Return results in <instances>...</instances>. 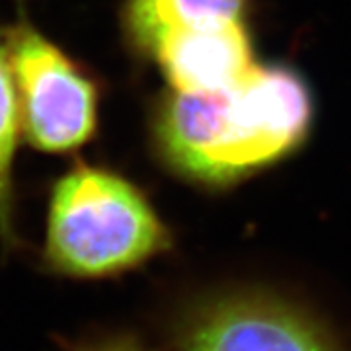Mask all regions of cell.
<instances>
[{"mask_svg": "<svg viewBox=\"0 0 351 351\" xmlns=\"http://www.w3.org/2000/svg\"><path fill=\"white\" fill-rule=\"evenodd\" d=\"M313 100L301 76L254 64L219 92H176L158 110L154 137L180 176L223 186L285 158L306 137Z\"/></svg>", "mask_w": 351, "mask_h": 351, "instance_id": "1", "label": "cell"}, {"mask_svg": "<svg viewBox=\"0 0 351 351\" xmlns=\"http://www.w3.org/2000/svg\"><path fill=\"white\" fill-rule=\"evenodd\" d=\"M170 246L149 199L123 176L76 166L55 184L45 258L57 274L101 279L131 271Z\"/></svg>", "mask_w": 351, "mask_h": 351, "instance_id": "2", "label": "cell"}, {"mask_svg": "<svg viewBox=\"0 0 351 351\" xmlns=\"http://www.w3.org/2000/svg\"><path fill=\"white\" fill-rule=\"evenodd\" d=\"M4 51L27 141L43 152H71L88 143L98 125L94 82L25 22L8 32Z\"/></svg>", "mask_w": 351, "mask_h": 351, "instance_id": "3", "label": "cell"}, {"mask_svg": "<svg viewBox=\"0 0 351 351\" xmlns=\"http://www.w3.org/2000/svg\"><path fill=\"white\" fill-rule=\"evenodd\" d=\"M182 351H336L311 318L267 297H226L188 320Z\"/></svg>", "mask_w": 351, "mask_h": 351, "instance_id": "4", "label": "cell"}, {"mask_svg": "<svg viewBox=\"0 0 351 351\" xmlns=\"http://www.w3.org/2000/svg\"><path fill=\"white\" fill-rule=\"evenodd\" d=\"M176 92H219L237 84L254 66L242 20L172 34L152 51Z\"/></svg>", "mask_w": 351, "mask_h": 351, "instance_id": "5", "label": "cell"}, {"mask_svg": "<svg viewBox=\"0 0 351 351\" xmlns=\"http://www.w3.org/2000/svg\"><path fill=\"white\" fill-rule=\"evenodd\" d=\"M246 0H127L125 29L151 55L172 34L242 20Z\"/></svg>", "mask_w": 351, "mask_h": 351, "instance_id": "6", "label": "cell"}, {"mask_svg": "<svg viewBox=\"0 0 351 351\" xmlns=\"http://www.w3.org/2000/svg\"><path fill=\"white\" fill-rule=\"evenodd\" d=\"M20 110L6 51L0 47V234L12 240V162Z\"/></svg>", "mask_w": 351, "mask_h": 351, "instance_id": "7", "label": "cell"}, {"mask_svg": "<svg viewBox=\"0 0 351 351\" xmlns=\"http://www.w3.org/2000/svg\"><path fill=\"white\" fill-rule=\"evenodd\" d=\"M75 351H143L141 346L129 336H110L84 343Z\"/></svg>", "mask_w": 351, "mask_h": 351, "instance_id": "8", "label": "cell"}]
</instances>
